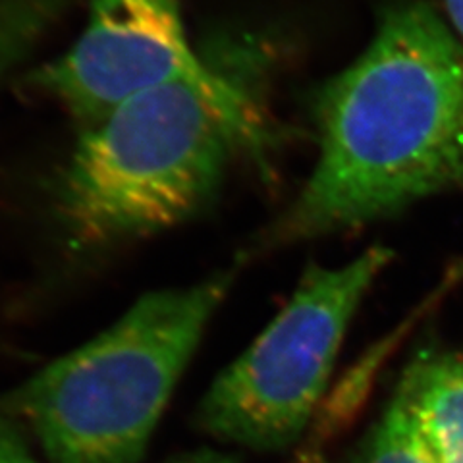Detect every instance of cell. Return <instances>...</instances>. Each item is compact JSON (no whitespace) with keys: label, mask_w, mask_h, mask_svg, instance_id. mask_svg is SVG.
Listing matches in <instances>:
<instances>
[{"label":"cell","mask_w":463,"mask_h":463,"mask_svg":"<svg viewBox=\"0 0 463 463\" xmlns=\"http://www.w3.org/2000/svg\"><path fill=\"white\" fill-rule=\"evenodd\" d=\"M318 155L277 234L307 240L463 185V51L425 3L383 20L318 97Z\"/></svg>","instance_id":"6da1fadb"},{"label":"cell","mask_w":463,"mask_h":463,"mask_svg":"<svg viewBox=\"0 0 463 463\" xmlns=\"http://www.w3.org/2000/svg\"><path fill=\"white\" fill-rule=\"evenodd\" d=\"M263 141L241 87L207 68L136 97L83 134L61 180V209L90 243L139 238L195 214L232 156Z\"/></svg>","instance_id":"7a4b0ae2"},{"label":"cell","mask_w":463,"mask_h":463,"mask_svg":"<svg viewBox=\"0 0 463 463\" xmlns=\"http://www.w3.org/2000/svg\"><path fill=\"white\" fill-rule=\"evenodd\" d=\"M230 277L139 298L99 336L6 402L51 463H136L194 357Z\"/></svg>","instance_id":"3957f363"},{"label":"cell","mask_w":463,"mask_h":463,"mask_svg":"<svg viewBox=\"0 0 463 463\" xmlns=\"http://www.w3.org/2000/svg\"><path fill=\"white\" fill-rule=\"evenodd\" d=\"M392 251L371 248L342 267L313 265L294 296L203 398L199 421L224 442L280 450L307 429L361 301Z\"/></svg>","instance_id":"277c9868"},{"label":"cell","mask_w":463,"mask_h":463,"mask_svg":"<svg viewBox=\"0 0 463 463\" xmlns=\"http://www.w3.org/2000/svg\"><path fill=\"white\" fill-rule=\"evenodd\" d=\"M209 68L187 39L178 0H95L81 35L35 83L90 128L139 95Z\"/></svg>","instance_id":"5b68a950"},{"label":"cell","mask_w":463,"mask_h":463,"mask_svg":"<svg viewBox=\"0 0 463 463\" xmlns=\"http://www.w3.org/2000/svg\"><path fill=\"white\" fill-rule=\"evenodd\" d=\"M400 383L432 458L437 463H463V354L419 355Z\"/></svg>","instance_id":"8992f818"},{"label":"cell","mask_w":463,"mask_h":463,"mask_svg":"<svg viewBox=\"0 0 463 463\" xmlns=\"http://www.w3.org/2000/svg\"><path fill=\"white\" fill-rule=\"evenodd\" d=\"M355 463H437L417 429L410 396L402 383Z\"/></svg>","instance_id":"52a82bcc"},{"label":"cell","mask_w":463,"mask_h":463,"mask_svg":"<svg viewBox=\"0 0 463 463\" xmlns=\"http://www.w3.org/2000/svg\"><path fill=\"white\" fill-rule=\"evenodd\" d=\"M58 0H0V78L32 45Z\"/></svg>","instance_id":"ba28073f"},{"label":"cell","mask_w":463,"mask_h":463,"mask_svg":"<svg viewBox=\"0 0 463 463\" xmlns=\"http://www.w3.org/2000/svg\"><path fill=\"white\" fill-rule=\"evenodd\" d=\"M0 463H37L12 419L0 415Z\"/></svg>","instance_id":"9c48e42d"},{"label":"cell","mask_w":463,"mask_h":463,"mask_svg":"<svg viewBox=\"0 0 463 463\" xmlns=\"http://www.w3.org/2000/svg\"><path fill=\"white\" fill-rule=\"evenodd\" d=\"M166 463H241L238 458L224 454V452H214V450H197L174 458Z\"/></svg>","instance_id":"30bf717a"},{"label":"cell","mask_w":463,"mask_h":463,"mask_svg":"<svg viewBox=\"0 0 463 463\" xmlns=\"http://www.w3.org/2000/svg\"><path fill=\"white\" fill-rule=\"evenodd\" d=\"M446 8H448V14H450L454 27L463 37V0H446Z\"/></svg>","instance_id":"8fae6325"},{"label":"cell","mask_w":463,"mask_h":463,"mask_svg":"<svg viewBox=\"0 0 463 463\" xmlns=\"http://www.w3.org/2000/svg\"><path fill=\"white\" fill-rule=\"evenodd\" d=\"M303 463H326V461L323 458H318V456H309Z\"/></svg>","instance_id":"7c38bea8"}]
</instances>
